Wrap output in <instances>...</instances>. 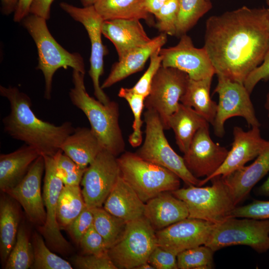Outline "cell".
I'll list each match as a JSON object with an SVG mask.
<instances>
[{"label": "cell", "instance_id": "cell-1", "mask_svg": "<svg viewBox=\"0 0 269 269\" xmlns=\"http://www.w3.org/2000/svg\"><path fill=\"white\" fill-rule=\"evenodd\" d=\"M203 47L217 76L244 84L269 49V8L243 6L209 17Z\"/></svg>", "mask_w": 269, "mask_h": 269}, {"label": "cell", "instance_id": "cell-2", "mask_svg": "<svg viewBox=\"0 0 269 269\" xmlns=\"http://www.w3.org/2000/svg\"><path fill=\"white\" fill-rule=\"evenodd\" d=\"M0 94L10 105L9 113L2 121L4 131L34 147L42 155L54 156L75 130L71 122L56 126L37 118L31 109L30 98L16 87L0 86Z\"/></svg>", "mask_w": 269, "mask_h": 269}, {"label": "cell", "instance_id": "cell-3", "mask_svg": "<svg viewBox=\"0 0 269 269\" xmlns=\"http://www.w3.org/2000/svg\"><path fill=\"white\" fill-rule=\"evenodd\" d=\"M85 74L73 70V87L69 95L71 103L86 116L91 129L104 148L117 156L125 150V142L119 123V106L115 101L105 105L91 97L84 84Z\"/></svg>", "mask_w": 269, "mask_h": 269}, {"label": "cell", "instance_id": "cell-4", "mask_svg": "<svg viewBox=\"0 0 269 269\" xmlns=\"http://www.w3.org/2000/svg\"><path fill=\"white\" fill-rule=\"evenodd\" d=\"M21 22L36 44L38 52L36 69L42 71L44 77V98L50 100L55 72L60 68L70 67L85 74L83 58L78 53L69 52L56 41L44 18L29 13Z\"/></svg>", "mask_w": 269, "mask_h": 269}, {"label": "cell", "instance_id": "cell-5", "mask_svg": "<svg viewBox=\"0 0 269 269\" xmlns=\"http://www.w3.org/2000/svg\"><path fill=\"white\" fill-rule=\"evenodd\" d=\"M210 180L212 184L210 186L190 185L171 193L186 204L189 218L217 224L231 217L236 205L222 176H215Z\"/></svg>", "mask_w": 269, "mask_h": 269}, {"label": "cell", "instance_id": "cell-6", "mask_svg": "<svg viewBox=\"0 0 269 269\" xmlns=\"http://www.w3.org/2000/svg\"><path fill=\"white\" fill-rule=\"evenodd\" d=\"M121 175L145 203L164 192L179 188L180 178L168 169L126 151L117 158Z\"/></svg>", "mask_w": 269, "mask_h": 269}, {"label": "cell", "instance_id": "cell-7", "mask_svg": "<svg viewBox=\"0 0 269 269\" xmlns=\"http://www.w3.org/2000/svg\"><path fill=\"white\" fill-rule=\"evenodd\" d=\"M143 119L145 124L144 139L135 153L144 160L170 170L188 186H201V180L189 171L183 157L169 144L158 115L154 111L146 110Z\"/></svg>", "mask_w": 269, "mask_h": 269}, {"label": "cell", "instance_id": "cell-8", "mask_svg": "<svg viewBox=\"0 0 269 269\" xmlns=\"http://www.w3.org/2000/svg\"><path fill=\"white\" fill-rule=\"evenodd\" d=\"M229 217L214 224L204 245L213 251L234 246L245 245L259 253L269 250V219Z\"/></svg>", "mask_w": 269, "mask_h": 269}, {"label": "cell", "instance_id": "cell-9", "mask_svg": "<svg viewBox=\"0 0 269 269\" xmlns=\"http://www.w3.org/2000/svg\"><path fill=\"white\" fill-rule=\"evenodd\" d=\"M157 246L156 232L143 216L127 222L120 239L108 250L118 269H133L148 261Z\"/></svg>", "mask_w": 269, "mask_h": 269}, {"label": "cell", "instance_id": "cell-10", "mask_svg": "<svg viewBox=\"0 0 269 269\" xmlns=\"http://www.w3.org/2000/svg\"><path fill=\"white\" fill-rule=\"evenodd\" d=\"M189 79L186 73L162 65L153 78L149 93L144 100V107L158 115L164 130H169V118L177 109Z\"/></svg>", "mask_w": 269, "mask_h": 269}, {"label": "cell", "instance_id": "cell-11", "mask_svg": "<svg viewBox=\"0 0 269 269\" xmlns=\"http://www.w3.org/2000/svg\"><path fill=\"white\" fill-rule=\"evenodd\" d=\"M214 93L218 95L219 102L213 126L215 134L222 137L225 134L226 121L234 117L243 118L251 127H260L251 100L250 93L243 83L218 76Z\"/></svg>", "mask_w": 269, "mask_h": 269}, {"label": "cell", "instance_id": "cell-12", "mask_svg": "<svg viewBox=\"0 0 269 269\" xmlns=\"http://www.w3.org/2000/svg\"><path fill=\"white\" fill-rule=\"evenodd\" d=\"M59 5L73 19L82 23L88 33L91 44L89 75L92 81L94 94L99 101L108 104L111 101L100 85V77L104 72V57L107 54L101 37L104 20L94 5L79 7L66 2H60Z\"/></svg>", "mask_w": 269, "mask_h": 269}, {"label": "cell", "instance_id": "cell-13", "mask_svg": "<svg viewBox=\"0 0 269 269\" xmlns=\"http://www.w3.org/2000/svg\"><path fill=\"white\" fill-rule=\"evenodd\" d=\"M120 176L117 156L103 149L86 168L80 184L86 207H102Z\"/></svg>", "mask_w": 269, "mask_h": 269}, {"label": "cell", "instance_id": "cell-14", "mask_svg": "<svg viewBox=\"0 0 269 269\" xmlns=\"http://www.w3.org/2000/svg\"><path fill=\"white\" fill-rule=\"evenodd\" d=\"M43 156L45 170L42 196L46 217L44 225L38 227L39 231L52 250L65 252L69 249V244L61 234L57 219L58 200L64 185L57 175L54 156Z\"/></svg>", "mask_w": 269, "mask_h": 269}, {"label": "cell", "instance_id": "cell-15", "mask_svg": "<svg viewBox=\"0 0 269 269\" xmlns=\"http://www.w3.org/2000/svg\"><path fill=\"white\" fill-rule=\"evenodd\" d=\"M180 38L175 46L160 49L161 65L182 71L194 80L213 77L215 70L205 49L195 47L186 34Z\"/></svg>", "mask_w": 269, "mask_h": 269}, {"label": "cell", "instance_id": "cell-16", "mask_svg": "<svg viewBox=\"0 0 269 269\" xmlns=\"http://www.w3.org/2000/svg\"><path fill=\"white\" fill-rule=\"evenodd\" d=\"M44 170V158L41 155L33 162L23 179L4 192L22 206L28 219L38 227L44 225L46 217L41 192Z\"/></svg>", "mask_w": 269, "mask_h": 269}, {"label": "cell", "instance_id": "cell-17", "mask_svg": "<svg viewBox=\"0 0 269 269\" xmlns=\"http://www.w3.org/2000/svg\"><path fill=\"white\" fill-rule=\"evenodd\" d=\"M228 152L227 148L212 139L208 125L197 132L183 157L187 168L194 176L207 178L222 165Z\"/></svg>", "mask_w": 269, "mask_h": 269}, {"label": "cell", "instance_id": "cell-18", "mask_svg": "<svg viewBox=\"0 0 269 269\" xmlns=\"http://www.w3.org/2000/svg\"><path fill=\"white\" fill-rule=\"evenodd\" d=\"M214 224L187 217L156 232L157 245L176 255L184 250L204 245Z\"/></svg>", "mask_w": 269, "mask_h": 269}, {"label": "cell", "instance_id": "cell-19", "mask_svg": "<svg viewBox=\"0 0 269 269\" xmlns=\"http://www.w3.org/2000/svg\"><path fill=\"white\" fill-rule=\"evenodd\" d=\"M233 141L224 162L210 176L201 180V186L217 176H225L255 159L266 147L269 140L261 134L260 127H253L249 131L235 126L233 128Z\"/></svg>", "mask_w": 269, "mask_h": 269}, {"label": "cell", "instance_id": "cell-20", "mask_svg": "<svg viewBox=\"0 0 269 269\" xmlns=\"http://www.w3.org/2000/svg\"><path fill=\"white\" fill-rule=\"evenodd\" d=\"M102 32L114 45L119 60L131 51L145 45L151 39L138 19L104 20Z\"/></svg>", "mask_w": 269, "mask_h": 269}, {"label": "cell", "instance_id": "cell-21", "mask_svg": "<svg viewBox=\"0 0 269 269\" xmlns=\"http://www.w3.org/2000/svg\"><path fill=\"white\" fill-rule=\"evenodd\" d=\"M186 204L171 192H162L145 203L144 217L154 230H161L188 217Z\"/></svg>", "mask_w": 269, "mask_h": 269}, {"label": "cell", "instance_id": "cell-22", "mask_svg": "<svg viewBox=\"0 0 269 269\" xmlns=\"http://www.w3.org/2000/svg\"><path fill=\"white\" fill-rule=\"evenodd\" d=\"M166 41L167 34L162 33L151 38L145 45L129 52L123 58L113 64L108 76L101 86L102 89L109 88L133 74L142 70L151 54L161 49Z\"/></svg>", "mask_w": 269, "mask_h": 269}, {"label": "cell", "instance_id": "cell-23", "mask_svg": "<svg viewBox=\"0 0 269 269\" xmlns=\"http://www.w3.org/2000/svg\"><path fill=\"white\" fill-rule=\"evenodd\" d=\"M269 172V140L266 147L252 163L223 176L232 192L236 205Z\"/></svg>", "mask_w": 269, "mask_h": 269}, {"label": "cell", "instance_id": "cell-24", "mask_svg": "<svg viewBox=\"0 0 269 269\" xmlns=\"http://www.w3.org/2000/svg\"><path fill=\"white\" fill-rule=\"evenodd\" d=\"M103 208L128 222L144 216L145 203L121 175L105 200Z\"/></svg>", "mask_w": 269, "mask_h": 269}, {"label": "cell", "instance_id": "cell-25", "mask_svg": "<svg viewBox=\"0 0 269 269\" xmlns=\"http://www.w3.org/2000/svg\"><path fill=\"white\" fill-rule=\"evenodd\" d=\"M40 153L24 144L16 150L0 155V189L5 192L16 185L25 176Z\"/></svg>", "mask_w": 269, "mask_h": 269}, {"label": "cell", "instance_id": "cell-26", "mask_svg": "<svg viewBox=\"0 0 269 269\" xmlns=\"http://www.w3.org/2000/svg\"><path fill=\"white\" fill-rule=\"evenodd\" d=\"M105 149L91 129L77 127L62 143L61 150L80 167L86 169Z\"/></svg>", "mask_w": 269, "mask_h": 269}, {"label": "cell", "instance_id": "cell-27", "mask_svg": "<svg viewBox=\"0 0 269 269\" xmlns=\"http://www.w3.org/2000/svg\"><path fill=\"white\" fill-rule=\"evenodd\" d=\"M208 125L209 123L193 109L181 103L168 121V129L173 130L176 143L183 153L188 150L197 132Z\"/></svg>", "mask_w": 269, "mask_h": 269}, {"label": "cell", "instance_id": "cell-28", "mask_svg": "<svg viewBox=\"0 0 269 269\" xmlns=\"http://www.w3.org/2000/svg\"><path fill=\"white\" fill-rule=\"evenodd\" d=\"M3 193L0 199V257L4 266L16 240L20 213L16 201Z\"/></svg>", "mask_w": 269, "mask_h": 269}, {"label": "cell", "instance_id": "cell-29", "mask_svg": "<svg viewBox=\"0 0 269 269\" xmlns=\"http://www.w3.org/2000/svg\"><path fill=\"white\" fill-rule=\"evenodd\" d=\"M212 78L200 80L189 78L185 93L180 100L181 104L193 109L212 125L217 110V104L210 97Z\"/></svg>", "mask_w": 269, "mask_h": 269}, {"label": "cell", "instance_id": "cell-30", "mask_svg": "<svg viewBox=\"0 0 269 269\" xmlns=\"http://www.w3.org/2000/svg\"><path fill=\"white\" fill-rule=\"evenodd\" d=\"M94 6L103 20L118 19H143L152 25L151 14L144 6V0H98Z\"/></svg>", "mask_w": 269, "mask_h": 269}, {"label": "cell", "instance_id": "cell-31", "mask_svg": "<svg viewBox=\"0 0 269 269\" xmlns=\"http://www.w3.org/2000/svg\"><path fill=\"white\" fill-rule=\"evenodd\" d=\"M86 207L80 185H64L58 200L57 222L61 229H67Z\"/></svg>", "mask_w": 269, "mask_h": 269}, {"label": "cell", "instance_id": "cell-32", "mask_svg": "<svg viewBox=\"0 0 269 269\" xmlns=\"http://www.w3.org/2000/svg\"><path fill=\"white\" fill-rule=\"evenodd\" d=\"M179 13L175 36L185 34L212 7L209 0H178Z\"/></svg>", "mask_w": 269, "mask_h": 269}, {"label": "cell", "instance_id": "cell-33", "mask_svg": "<svg viewBox=\"0 0 269 269\" xmlns=\"http://www.w3.org/2000/svg\"><path fill=\"white\" fill-rule=\"evenodd\" d=\"M91 209L94 216V227L103 237L109 249L121 237L127 222L111 214L102 207Z\"/></svg>", "mask_w": 269, "mask_h": 269}, {"label": "cell", "instance_id": "cell-34", "mask_svg": "<svg viewBox=\"0 0 269 269\" xmlns=\"http://www.w3.org/2000/svg\"><path fill=\"white\" fill-rule=\"evenodd\" d=\"M34 262L32 242L23 225L19 227L16 240L4 266L5 269L31 268Z\"/></svg>", "mask_w": 269, "mask_h": 269}, {"label": "cell", "instance_id": "cell-35", "mask_svg": "<svg viewBox=\"0 0 269 269\" xmlns=\"http://www.w3.org/2000/svg\"><path fill=\"white\" fill-rule=\"evenodd\" d=\"M32 244L34 252V269H72L70 263L52 252L46 245L42 236L33 233Z\"/></svg>", "mask_w": 269, "mask_h": 269}, {"label": "cell", "instance_id": "cell-36", "mask_svg": "<svg viewBox=\"0 0 269 269\" xmlns=\"http://www.w3.org/2000/svg\"><path fill=\"white\" fill-rule=\"evenodd\" d=\"M118 96L127 101L134 117L132 126L133 131L129 137V142L133 147L139 146L142 141L141 127L144 121L141 120V116L145 98L128 88H121L118 93Z\"/></svg>", "mask_w": 269, "mask_h": 269}, {"label": "cell", "instance_id": "cell-37", "mask_svg": "<svg viewBox=\"0 0 269 269\" xmlns=\"http://www.w3.org/2000/svg\"><path fill=\"white\" fill-rule=\"evenodd\" d=\"M213 251L205 245L193 247L177 255L178 269H210L213 266Z\"/></svg>", "mask_w": 269, "mask_h": 269}, {"label": "cell", "instance_id": "cell-38", "mask_svg": "<svg viewBox=\"0 0 269 269\" xmlns=\"http://www.w3.org/2000/svg\"><path fill=\"white\" fill-rule=\"evenodd\" d=\"M56 171L64 185H80L86 170L60 150L55 155Z\"/></svg>", "mask_w": 269, "mask_h": 269}, {"label": "cell", "instance_id": "cell-39", "mask_svg": "<svg viewBox=\"0 0 269 269\" xmlns=\"http://www.w3.org/2000/svg\"><path fill=\"white\" fill-rule=\"evenodd\" d=\"M178 13V0H169L154 15L155 27L162 33L175 36Z\"/></svg>", "mask_w": 269, "mask_h": 269}, {"label": "cell", "instance_id": "cell-40", "mask_svg": "<svg viewBox=\"0 0 269 269\" xmlns=\"http://www.w3.org/2000/svg\"><path fill=\"white\" fill-rule=\"evenodd\" d=\"M160 49L156 50L150 57L149 65L136 83L130 88L134 92L143 96L148 95L152 80L156 72L161 66L162 59L159 55Z\"/></svg>", "mask_w": 269, "mask_h": 269}, {"label": "cell", "instance_id": "cell-41", "mask_svg": "<svg viewBox=\"0 0 269 269\" xmlns=\"http://www.w3.org/2000/svg\"><path fill=\"white\" fill-rule=\"evenodd\" d=\"M79 245L86 254L101 255L108 254L109 248L104 238L93 225L82 237Z\"/></svg>", "mask_w": 269, "mask_h": 269}, {"label": "cell", "instance_id": "cell-42", "mask_svg": "<svg viewBox=\"0 0 269 269\" xmlns=\"http://www.w3.org/2000/svg\"><path fill=\"white\" fill-rule=\"evenodd\" d=\"M231 217L269 219V201L254 200L248 205L236 207Z\"/></svg>", "mask_w": 269, "mask_h": 269}, {"label": "cell", "instance_id": "cell-43", "mask_svg": "<svg viewBox=\"0 0 269 269\" xmlns=\"http://www.w3.org/2000/svg\"><path fill=\"white\" fill-rule=\"evenodd\" d=\"M75 267L80 269H118L108 254L77 256L73 259Z\"/></svg>", "mask_w": 269, "mask_h": 269}, {"label": "cell", "instance_id": "cell-44", "mask_svg": "<svg viewBox=\"0 0 269 269\" xmlns=\"http://www.w3.org/2000/svg\"><path fill=\"white\" fill-rule=\"evenodd\" d=\"M93 222L94 216L92 210L86 206L66 230L73 240L79 245L82 237L93 225Z\"/></svg>", "mask_w": 269, "mask_h": 269}, {"label": "cell", "instance_id": "cell-45", "mask_svg": "<svg viewBox=\"0 0 269 269\" xmlns=\"http://www.w3.org/2000/svg\"><path fill=\"white\" fill-rule=\"evenodd\" d=\"M155 269H177V255L157 246L147 261Z\"/></svg>", "mask_w": 269, "mask_h": 269}, {"label": "cell", "instance_id": "cell-46", "mask_svg": "<svg viewBox=\"0 0 269 269\" xmlns=\"http://www.w3.org/2000/svg\"><path fill=\"white\" fill-rule=\"evenodd\" d=\"M269 80V49L262 64L252 72L244 83L246 88L251 94L257 84L261 81Z\"/></svg>", "mask_w": 269, "mask_h": 269}, {"label": "cell", "instance_id": "cell-47", "mask_svg": "<svg viewBox=\"0 0 269 269\" xmlns=\"http://www.w3.org/2000/svg\"><path fill=\"white\" fill-rule=\"evenodd\" d=\"M54 0H33L29 13L43 17L46 20L50 17V7Z\"/></svg>", "mask_w": 269, "mask_h": 269}, {"label": "cell", "instance_id": "cell-48", "mask_svg": "<svg viewBox=\"0 0 269 269\" xmlns=\"http://www.w3.org/2000/svg\"><path fill=\"white\" fill-rule=\"evenodd\" d=\"M33 0H19L14 12L13 20L16 22L21 20L29 14V9Z\"/></svg>", "mask_w": 269, "mask_h": 269}, {"label": "cell", "instance_id": "cell-49", "mask_svg": "<svg viewBox=\"0 0 269 269\" xmlns=\"http://www.w3.org/2000/svg\"><path fill=\"white\" fill-rule=\"evenodd\" d=\"M169 0H144L146 10L151 14L155 15L162 7Z\"/></svg>", "mask_w": 269, "mask_h": 269}, {"label": "cell", "instance_id": "cell-50", "mask_svg": "<svg viewBox=\"0 0 269 269\" xmlns=\"http://www.w3.org/2000/svg\"><path fill=\"white\" fill-rule=\"evenodd\" d=\"M1 13L6 15L14 12L19 0H0Z\"/></svg>", "mask_w": 269, "mask_h": 269}, {"label": "cell", "instance_id": "cell-51", "mask_svg": "<svg viewBox=\"0 0 269 269\" xmlns=\"http://www.w3.org/2000/svg\"><path fill=\"white\" fill-rule=\"evenodd\" d=\"M256 193L260 196L269 197V176L267 179L257 188Z\"/></svg>", "mask_w": 269, "mask_h": 269}, {"label": "cell", "instance_id": "cell-52", "mask_svg": "<svg viewBox=\"0 0 269 269\" xmlns=\"http://www.w3.org/2000/svg\"><path fill=\"white\" fill-rule=\"evenodd\" d=\"M135 269H155L150 263H149L148 262H146L137 266L135 268Z\"/></svg>", "mask_w": 269, "mask_h": 269}, {"label": "cell", "instance_id": "cell-53", "mask_svg": "<svg viewBox=\"0 0 269 269\" xmlns=\"http://www.w3.org/2000/svg\"><path fill=\"white\" fill-rule=\"evenodd\" d=\"M83 6H89L94 5L98 0H80Z\"/></svg>", "mask_w": 269, "mask_h": 269}, {"label": "cell", "instance_id": "cell-54", "mask_svg": "<svg viewBox=\"0 0 269 269\" xmlns=\"http://www.w3.org/2000/svg\"><path fill=\"white\" fill-rule=\"evenodd\" d=\"M265 108L267 112L268 117L269 119V91L266 95Z\"/></svg>", "mask_w": 269, "mask_h": 269}, {"label": "cell", "instance_id": "cell-55", "mask_svg": "<svg viewBox=\"0 0 269 269\" xmlns=\"http://www.w3.org/2000/svg\"><path fill=\"white\" fill-rule=\"evenodd\" d=\"M266 3L269 7V0H266Z\"/></svg>", "mask_w": 269, "mask_h": 269}, {"label": "cell", "instance_id": "cell-56", "mask_svg": "<svg viewBox=\"0 0 269 269\" xmlns=\"http://www.w3.org/2000/svg\"></svg>", "mask_w": 269, "mask_h": 269}]
</instances>
